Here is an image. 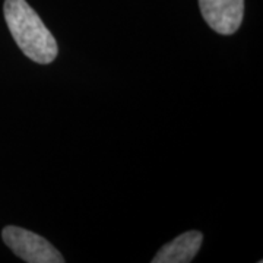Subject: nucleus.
<instances>
[{
    "instance_id": "nucleus-1",
    "label": "nucleus",
    "mask_w": 263,
    "mask_h": 263,
    "mask_svg": "<svg viewBox=\"0 0 263 263\" xmlns=\"http://www.w3.org/2000/svg\"><path fill=\"white\" fill-rule=\"evenodd\" d=\"M3 13L12 37L25 56L40 65L56 59V40L27 0H6Z\"/></svg>"
},
{
    "instance_id": "nucleus-2",
    "label": "nucleus",
    "mask_w": 263,
    "mask_h": 263,
    "mask_svg": "<svg viewBox=\"0 0 263 263\" xmlns=\"http://www.w3.org/2000/svg\"><path fill=\"white\" fill-rule=\"evenodd\" d=\"M5 245L28 263H63L65 259L46 238L21 227H5L2 231Z\"/></svg>"
},
{
    "instance_id": "nucleus-3",
    "label": "nucleus",
    "mask_w": 263,
    "mask_h": 263,
    "mask_svg": "<svg viewBox=\"0 0 263 263\" xmlns=\"http://www.w3.org/2000/svg\"><path fill=\"white\" fill-rule=\"evenodd\" d=\"M202 16L209 28L221 35H231L240 28L245 0H199Z\"/></svg>"
},
{
    "instance_id": "nucleus-4",
    "label": "nucleus",
    "mask_w": 263,
    "mask_h": 263,
    "mask_svg": "<svg viewBox=\"0 0 263 263\" xmlns=\"http://www.w3.org/2000/svg\"><path fill=\"white\" fill-rule=\"evenodd\" d=\"M203 241V235L200 231H187L173 241L164 245L160 252L152 259L154 263H189L199 253Z\"/></svg>"
}]
</instances>
